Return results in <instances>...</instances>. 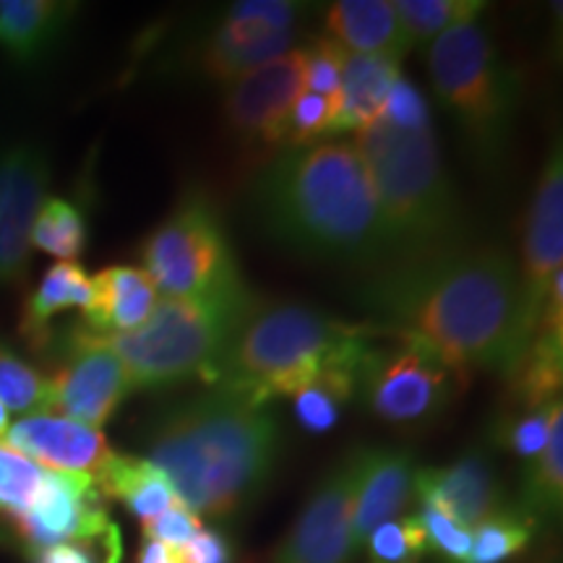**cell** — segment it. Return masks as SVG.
Listing matches in <instances>:
<instances>
[{"mask_svg":"<svg viewBox=\"0 0 563 563\" xmlns=\"http://www.w3.org/2000/svg\"><path fill=\"white\" fill-rule=\"evenodd\" d=\"M251 300L159 298L139 329L100 334V340L121 361L133 391L173 389L186 382L209 384L211 371Z\"/></svg>","mask_w":563,"mask_h":563,"instance_id":"cell-7","label":"cell"},{"mask_svg":"<svg viewBox=\"0 0 563 563\" xmlns=\"http://www.w3.org/2000/svg\"><path fill=\"white\" fill-rule=\"evenodd\" d=\"M51 470L40 467L30 456L0 441V519L11 522L13 517L32 509L45 490Z\"/></svg>","mask_w":563,"mask_h":563,"instance_id":"cell-31","label":"cell"},{"mask_svg":"<svg viewBox=\"0 0 563 563\" xmlns=\"http://www.w3.org/2000/svg\"><path fill=\"white\" fill-rule=\"evenodd\" d=\"M282 443L269 407L209 389L154 418L144 460L165 473L186 509L201 519H235L272 485Z\"/></svg>","mask_w":563,"mask_h":563,"instance_id":"cell-3","label":"cell"},{"mask_svg":"<svg viewBox=\"0 0 563 563\" xmlns=\"http://www.w3.org/2000/svg\"><path fill=\"white\" fill-rule=\"evenodd\" d=\"M173 561H175L173 553L167 551L165 545L144 540V545H141V553H139V563H173Z\"/></svg>","mask_w":563,"mask_h":563,"instance_id":"cell-41","label":"cell"},{"mask_svg":"<svg viewBox=\"0 0 563 563\" xmlns=\"http://www.w3.org/2000/svg\"><path fill=\"white\" fill-rule=\"evenodd\" d=\"M415 517L420 519L422 532H426L428 553L439 555L443 563H464L473 548V530L462 527L454 519H449L446 514L431 509V506H422Z\"/></svg>","mask_w":563,"mask_h":563,"instance_id":"cell-35","label":"cell"},{"mask_svg":"<svg viewBox=\"0 0 563 563\" xmlns=\"http://www.w3.org/2000/svg\"><path fill=\"white\" fill-rule=\"evenodd\" d=\"M308 53V66H306V91L308 95L327 97L334 100L340 95V81H342V66H344V53L336 42L329 37H316L311 45L306 47Z\"/></svg>","mask_w":563,"mask_h":563,"instance_id":"cell-36","label":"cell"},{"mask_svg":"<svg viewBox=\"0 0 563 563\" xmlns=\"http://www.w3.org/2000/svg\"><path fill=\"white\" fill-rule=\"evenodd\" d=\"M534 527L527 522L517 506L493 514L485 522L473 527V548L464 563H506L525 553L534 538Z\"/></svg>","mask_w":563,"mask_h":563,"instance_id":"cell-30","label":"cell"},{"mask_svg":"<svg viewBox=\"0 0 563 563\" xmlns=\"http://www.w3.org/2000/svg\"><path fill=\"white\" fill-rule=\"evenodd\" d=\"M308 5L298 0H238L220 13L214 30L203 34L191 53L199 79L214 84L241 81L279 55L298 47L300 21Z\"/></svg>","mask_w":563,"mask_h":563,"instance_id":"cell-10","label":"cell"},{"mask_svg":"<svg viewBox=\"0 0 563 563\" xmlns=\"http://www.w3.org/2000/svg\"><path fill=\"white\" fill-rule=\"evenodd\" d=\"M485 9L488 3L483 0H394V11L410 51L431 45L454 26L481 21Z\"/></svg>","mask_w":563,"mask_h":563,"instance_id":"cell-27","label":"cell"},{"mask_svg":"<svg viewBox=\"0 0 563 563\" xmlns=\"http://www.w3.org/2000/svg\"><path fill=\"white\" fill-rule=\"evenodd\" d=\"M306 47L279 55L224 89V125L251 152L277 154L292 104L306 95Z\"/></svg>","mask_w":563,"mask_h":563,"instance_id":"cell-12","label":"cell"},{"mask_svg":"<svg viewBox=\"0 0 563 563\" xmlns=\"http://www.w3.org/2000/svg\"><path fill=\"white\" fill-rule=\"evenodd\" d=\"M51 186V157L32 141L0 150V287H21L32 266V228Z\"/></svg>","mask_w":563,"mask_h":563,"instance_id":"cell-15","label":"cell"},{"mask_svg":"<svg viewBox=\"0 0 563 563\" xmlns=\"http://www.w3.org/2000/svg\"><path fill=\"white\" fill-rule=\"evenodd\" d=\"M95 483L102 498L121 501L133 517H139V522H150L162 511L180 506L173 483L144 456L112 452L95 475Z\"/></svg>","mask_w":563,"mask_h":563,"instance_id":"cell-25","label":"cell"},{"mask_svg":"<svg viewBox=\"0 0 563 563\" xmlns=\"http://www.w3.org/2000/svg\"><path fill=\"white\" fill-rule=\"evenodd\" d=\"M415 496L467 530L511 506L483 449H467L443 467H418Z\"/></svg>","mask_w":563,"mask_h":563,"instance_id":"cell-17","label":"cell"},{"mask_svg":"<svg viewBox=\"0 0 563 563\" xmlns=\"http://www.w3.org/2000/svg\"><path fill=\"white\" fill-rule=\"evenodd\" d=\"M30 563H100V555L89 543H60L30 553Z\"/></svg>","mask_w":563,"mask_h":563,"instance_id":"cell-40","label":"cell"},{"mask_svg":"<svg viewBox=\"0 0 563 563\" xmlns=\"http://www.w3.org/2000/svg\"><path fill=\"white\" fill-rule=\"evenodd\" d=\"M173 563H175V561H173Z\"/></svg>","mask_w":563,"mask_h":563,"instance_id":"cell-43","label":"cell"},{"mask_svg":"<svg viewBox=\"0 0 563 563\" xmlns=\"http://www.w3.org/2000/svg\"><path fill=\"white\" fill-rule=\"evenodd\" d=\"M139 262L162 298L211 302L253 298L222 211L201 186L186 188L154 224L139 245Z\"/></svg>","mask_w":563,"mask_h":563,"instance_id":"cell-8","label":"cell"},{"mask_svg":"<svg viewBox=\"0 0 563 563\" xmlns=\"http://www.w3.org/2000/svg\"><path fill=\"white\" fill-rule=\"evenodd\" d=\"M159 292L144 269L115 264L91 277V300L79 323L95 334L133 332L150 319Z\"/></svg>","mask_w":563,"mask_h":563,"instance_id":"cell-20","label":"cell"},{"mask_svg":"<svg viewBox=\"0 0 563 563\" xmlns=\"http://www.w3.org/2000/svg\"><path fill=\"white\" fill-rule=\"evenodd\" d=\"M91 300V277L79 262H58L42 274L21 311L19 332L30 350L53 347L51 321L70 308H87Z\"/></svg>","mask_w":563,"mask_h":563,"instance_id":"cell-24","label":"cell"},{"mask_svg":"<svg viewBox=\"0 0 563 563\" xmlns=\"http://www.w3.org/2000/svg\"><path fill=\"white\" fill-rule=\"evenodd\" d=\"M517 511L530 522L534 530L553 525L561 519L563 506V422L553 428L548 446L527 462L522 473V488Z\"/></svg>","mask_w":563,"mask_h":563,"instance_id":"cell-26","label":"cell"},{"mask_svg":"<svg viewBox=\"0 0 563 563\" xmlns=\"http://www.w3.org/2000/svg\"><path fill=\"white\" fill-rule=\"evenodd\" d=\"M371 329L373 323L334 319L306 302L253 295L207 386L269 407L319 382L327 365Z\"/></svg>","mask_w":563,"mask_h":563,"instance_id":"cell-5","label":"cell"},{"mask_svg":"<svg viewBox=\"0 0 563 563\" xmlns=\"http://www.w3.org/2000/svg\"><path fill=\"white\" fill-rule=\"evenodd\" d=\"M201 530L203 519L191 509H186L183 504L162 511L159 517L150 519V522H141V534H144V540L165 545L170 553H178L180 548H186Z\"/></svg>","mask_w":563,"mask_h":563,"instance_id":"cell-37","label":"cell"},{"mask_svg":"<svg viewBox=\"0 0 563 563\" xmlns=\"http://www.w3.org/2000/svg\"><path fill=\"white\" fill-rule=\"evenodd\" d=\"M89 243L87 214L74 201L51 196L40 207L32 228L34 249L51 253L60 262H79Z\"/></svg>","mask_w":563,"mask_h":563,"instance_id":"cell-28","label":"cell"},{"mask_svg":"<svg viewBox=\"0 0 563 563\" xmlns=\"http://www.w3.org/2000/svg\"><path fill=\"white\" fill-rule=\"evenodd\" d=\"M355 150L382 211L389 264H412L470 243L467 220L433 125L405 131L376 118L355 133Z\"/></svg>","mask_w":563,"mask_h":563,"instance_id":"cell-4","label":"cell"},{"mask_svg":"<svg viewBox=\"0 0 563 563\" xmlns=\"http://www.w3.org/2000/svg\"><path fill=\"white\" fill-rule=\"evenodd\" d=\"M175 563H235L238 548L222 530H203L186 548L173 553Z\"/></svg>","mask_w":563,"mask_h":563,"instance_id":"cell-39","label":"cell"},{"mask_svg":"<svg viewBox=\"0 0 563 563\" xmlns=\"http://www.w3.org/2000/svg\"><path fill=\"white\" fill-rule=\"evenodd\" d=\"M517 262L504 245L464 243L412 264L371 272L361 306L473 378L504 373L517 332Z\"/></svg>","mask_w":563,"mask_h":563,"instance_id":"cell-1","label":"cell"},{"mask_svg":"<svg viewBox=\"0 0 563 563\" xmlns=\"http://www.w3.org/2000/svg\"><path fill=\"white\" fill-rule=\"evenodd\" d=\"M352 496L355 452L342 456L316 483L290 530L266 555V563H352Z\"/></svg>","mask_w":563,"mask_h":563,"instance_id":"cell-14","label":"cell"},{"mask_svg":"<svg viewBox=\"0 0 563 563\" xmlns=\"http://www.w3.org/2000/svg\"><path fill=\"white\" fill-rule=\"evenodd\" d=\"M108 506L95 477L53 473L32 509L13 517L9 527L26 553L60 543H91L110 530Z\"/></svg>","mask_w":563,"mask_h":563,"instance_id":"cell-16","label":"cell"},{"mask_svg":"<svg viewBox=\"0 0 563 563\" xmlns=\"http://www.w3.org/2000/svg\"><path fill=\"white\" fill-rule=\"evenodd\" d=\"M323 37L352 55L405 60L410 53L394 0H336L323 9Z\"/></svg>","mask_w":563,"mask_h":563,"instance_id":"cell-21","label":"cell"},{"mask_svg":"<svg viewBox=\"0 0 563 563\" xmlns=\"http://www.w3.org/2000/svg\"><path fill=\"white\" fill-rule=\"evenodd\" d=\"M418 462L410 449H355V496H352V548L363 543L378 525L402 517L415 496Z\"/></svg>","mask_w":563,"mask_h":563,"instance_id":"cell-18","label":"cell"},{"mask_svg":"<svg viewBox=\"0 0 563 563\" xmlns=\"http://www.w3.org/2000/svg\"><path fill=\"white\" fill-rule=\"evenodd\" d=\"M371 563H420L428 555L426 532L415 514L389 519L378 525L363 543V551Z\"/></svg>","mask_w":563,"mask_h":563,"instance_id":"cell-33","label":"cell"},{"mask_svg":"<svg viewBox=\"0 0 563 563\" xmlns=\"http://www.w3.org/2000/svg\"><path fill=\"white\" fill-rule=\"evenodd\" d=\"M0 441L53 473L89 477L100 473V467L112 454L100 428L81 426V422L53 412H32L11 422Z\"/></svg>","mask_w":563,"mask_h":563,"instance_id":"cell-19","label":"cell"},{"mask_svg":"<svg viewBox=\"0 0 563 563\" xmlns=\"http://www.w3.org/2000/svg\"><path fill=\"white\" fill-rule=\"evenodd\" d=\"M79 3L66 0H0V47L21 68L37 66L51 55Z\"/></svg>","mask_w":563,"mask_h":563,"instance_id":"cell-22","label":"cell"},{"mask_svg":"<svg viewBox=\"0 0 563 563\" xmlns=\"http://www.w3.org/2000/svg\"><path fill=\"white\" fill-rule=\"evenodd\" d=\"M9 428H11V415H9V410H5L3 405H0V439H3Z\"/></svg>","mask_w":563,"mask_h":563,"instance_id":"cell-42","label":"cell"},{"mask_svg":"<svg viewBox=\"0 0 563 563\" xmlns=\"http://www.w3.org/2000/svg\"><path fill=\"white\" fill-rule=\"evenodd\" d=\"M60 350L63 363L47 376V412L89 428L104 426L133 394L121 361L81 323L68 329Z\"/></svg>","mask_w":563,"mask_h":563,"instance_id":"cell-13","label":"cell"},{"mask_svg":"<svg viewBox=\"0 0 563 563\" xmlns=\"http://www.w3.org/2000/svg\"><path fill=\"white\" fill-rule=\"evenodd\" d=\"M0 405L16 412H47V376L0 340Z\"/></svg>","mask_w":563,"mask_h":563,"instance_id":"cell-32","label":"cell"},{"mask_svg":"<svg viewBox=\"0 0 563 563\" xmlns=\"http://www.w3.org/2000/svg\"><path fill=\"white\" fill-rule=\"evenodd\" d=\"M563 272V154L561 144L548 154L538 186H534L530 209H527L522 232V256L517 262V332H514L511 361L501 376L519 363L530 344L540 311L555 274Z\"/></svg>","mask_w":563,"mask_h":563,"instance_id":"cell-11","label":"cell"},{"mask_svg":"<svg viewBox=\"0 0 563 563\" xmlns=\"http://www.w3.org/2000/svg\"><path fill=\"white\" fill-rule=\"evenodd\" d=\"M253 222L306 258L378 272L389 264L382 211L352 141L264 157L249 186Z\"/></svg>","mask_w":563,"mask_h":563,"instance_id":"cell-2","label":"cell"},{"mask_svg":"<svg viewBox=\"0 0 563 563\" xmlns=\"http://www.w3.org/2000/svg\"><path fill=\"white\" fill-rule=\"evenodd\" d=\"M470 378L439 352L382 327L357 371V402L399 433H420L446 418Z\"/></svg>","mask_w":563,"mask_h":563,"instance_id":"cell-9","label":"cell"},{"mask_svg":"<svg viewBox=\"0 0 563 563\" xmlns=\"http://www.w3.org/2000/svg\"><path fill=\"white\" fill-rule=\"evenodd\" d=\"M399 79H402V60L384 58V55H344L340 95L332 100V136L357 133L376 121Z\"/></svg>","mask_w":563,"mask_h":563,"instance_id":"cell-23","label":"cell"},{"mask_svg":"<svg viewBox=\"0 0 563 563\" xmlns=\"http://www.w3.org/2000/svg\"><path fill=\"white\" fill-rule=\"evenodd\" d=\"M334 102L319 95H300L292 104L285 125V144L282 150H306V146L321 144L332 139Z\"/></svg>","mask_w":563,"mask_h":563,"instance_id":"cell-34","label":"cell"},{"mask_svg":"<svg viewBox=\"0 0 563 563\" xmlns=\"http://www.w3.org/2000/svg\"><path fill=\"white\" fill-rule=\"evenodd\" d=\"M559 422H563V405L561 399H555V402L534 407V410H506L501 420L493 426L490 435L498 449L532 462L548 446Z\"/></svg>","mask_w":563,"mask_h":563,"instance_id":"cell-29","label":"cell"},{"mask_svg":"<svg viewBox=\"0 0 563 563\" xmlns=\"http://www.w3.org/2000/svg\"><path fill=\"white\" fill-rule=\"evenodd\" d=\"M435 97L483 173H498L511 150L522 79L481 21L454 26L428 45Z\"/></svg>","mask_w":563,"mask_h":563,"instance_id":"cell-6","label":"cell"},{"mask_svg":"<svg viewBox=\"0 0 563 563\" xmlns=\"http://www.w3.org/2000/svg\"><path fill=\"white\" fill-rule=\"evenodd\" d=\"M378 118H384L386 123L405 131L431 129V112H428L426 95L407 79H399L394 84V89L389 91V97H386L384 110Z\"/></svg>","mask_w":563,"mask_h":563,"instance_id":"cell-38","label":"cell"}]
</instances>
